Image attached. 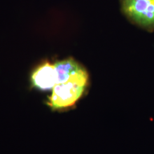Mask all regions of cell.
<instances>
[{
  "instance_id": "1",
  "label": "cell",
  "mask_w": 154,
  "mask_h": 154,
  "mask_svg": "<svg viewBox=\"0 0 154 154\" xmlns=\"http://www.w3.org/2000/svg\"><path fill=\"white\" fill-rule=\"evenodd\" d=\"M88 82L85 69L75 74L64 82L58 83L53 88L47 104L53 110L72 107L81 98Z\"/></svg>"
},
{
  "instance_id": "2",
  "label": "cell",
  "mask_w": 154,
  "mask_h": 154,
  "mask_svg": "<svg viewBox=\"0 0 154 154\" xmlns=\"http://www.w3.org/2000/svg\"><path fill=\"white\" fill-rule=\"evenodd\" d=\"M125 13L145 26H154V0H123Z\"/></svg>"
},
{
  "instance_id": "3",
  "label": "cell",
  "mask_w": 154,
  "mask_h": 154,
  "mask_svg": "<svg viewBox=\"0 0 154 154\" xmlns=\"http://www.w3.org/2000/svg\"><path fill=\"white\" fill-rule=\"evenodd\" d=\"M31 82L34 88L39 90L47 91L54 88L57 84L54 65L46 62L37 67L32 74Z\"/></svg>"
},
{
  "instance_id": "4",
  "label": "cell",
  "mask_w": 154,
  "mask_h": 154,
  "mask_svg": "<svg viewBox=\"0 0 154 154\" xmlns=\"http://www.w3.org/2000/svg\"><path fill=\"white\" fill-rule=\"evenodd\" d=\"M54 65L57 75V84L65 82L72 75L85 69L72 58L57 62Z\"/></svg>"
}]
</instances>
